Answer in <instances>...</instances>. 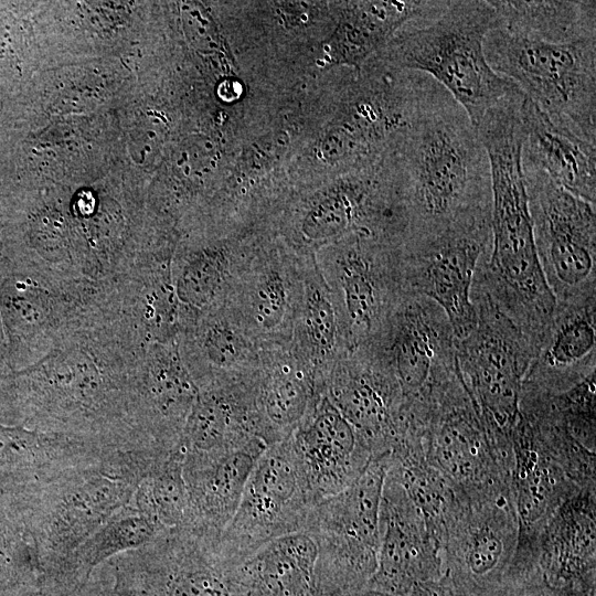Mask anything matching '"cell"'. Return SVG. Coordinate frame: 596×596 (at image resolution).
<instances>
[{
	"label": "cell",
	"instance_id": "obj_1",
	"mask_svg": "<svg viewBox=\"0 0 596 596\" xmlns=\"http://www.w3.org/2000/svg\"><path fill=\"white\" fill-rule=\"evenodd\" d=\"M103 300L43 358L13 373L20 425L114 449L161 453L135 415L134 376L145 348L121 324L108 294Z\"/></svg>",
	"mask_w": 596,
	"mask_h": 596
},
{
	"label": "cell",
	"instance_id": "obj_2",
	"mask_svg": "<svg viewBox=\"0 0 596 596\" xmlns=\"http://www.w3.org/2000/svg\"><path fill=\"white\" fill-rule=\"evenodd\" d=\"M486 149L491 182V251L480 259L472 287L526 336L535 351L556 308L543 275L533 237L522 170L525 131L520 108L490 109L477 125Z\"/></svg>",
	"mask_w": 596,
	"mask_h": 596
},
{
	"label": "cell",
	"instance_id": "obj_3",
	"mask_svg": "<svg viewBox=\"0 0 596 596\" xmlns=\"http://www.w3.org/2000/svg\"><path fill=\"white\" fill-rule=\"evenodd\" d=\"M393 156L403 188L404 240L491 211L486 149L469 116L446 89L412 123Z\"/></svg>",
	"mask_w": 596,
	"mask_h": 596
},
{
	"label": "cell",
	"instance_id": "obj_4",
	"mask_svg": "<svg viewBox=\"0 0 596 596\" xmlns=\"http://www.w3.org/2000/svg\"><path fill=\"white\" fill-rule=\"evenodd\" d=\"M152 450H113L102 459L57 475L21 492L17 510L44 576L113 514L127 505L140 480L167 457Z\"/></svg>",
	"mask_w": 596,
	"mask_h": 596
},
{
	"label": "cell",
	"instance_id": "obj_5",
	"mask_svg": "<svg viewBox=\"0 0 596 596\" xmlns=\"http://www.w3.org/2000/svg\"><path fill=\"white\" fill-rule=\"evenodd\" d=\"M510 443L511 494L519 524L513 563L536 565L539 536L556 509L577 491L596 487V451L574 438L549 393L525 384Z\"/></svg>",
	"mask_w": 596,
	"mask_h": 596
},
{
	"label": "cell",
	"instance_id": "obj_6",
	"mask_svg": "<svg viewBox=\"0 0 596 596\" xmlns=\"http://www.w3.org/2000/svg\"><path fill=\"white\" fill-rule=\"evenodd\" d=\"M496 23L489 1H448L439 14L403 26L375 55L394 67L430 76L476 127L491 108L524 95L486 60L485 39Z\"/></svg>",
	"mask_w": 596,
	"mask_h": 596
},
{
	"label": "cell",
	"instance_id": "obj_7",
	"mask_svg": "<svg viewBox=\"0 0 596 596\" xmlns=\"http://www.w3.org/2000/svg\"><path fill=\"white\" fill-rule=\"evenodd\" d=\"M270 228L302 257L355 232L404 238L407 224L394 157L389 155L327 185L288 196Z\"/></svg>",
	"mask_w": 596,
	"mask_h": 596
},
{
	"label": "cell",
	"instance_id": "obj_8",
	"mask_svg": "<svg viewBox=\"0 0 596 596\" xmlns=\"http://www.w3.org/2000/svg\"><path fill=\"white\" fill-rule=\"evenodd\" d=\"M483 50L491 68L554 124L596 143V38L549 42L496 23Z\"/></svg>",
	"mask_w": 596,
	"mask_h": 596
},
{
	"label": "cell",
	"instance_id": "obj_9",
	"mask_svg": "<svg viewBox=\"0 0 596 596\" xmlns=\"http://www.w3.org/2000/svg\"><path fill=\"white\" fill-rule=\"evenodd\" d=\"M315 258L337 300L351 350L379 342L407 292L403 238L355 232L322 246Z\"/></svg>",
	"mask_w": 596,
	"mask_h": 596
},
{
	"label": "cell",
	"instance_id": "obj_10",
	"mask_svg": "<svg viewBox=\"0 0 596 596\" xmlns=\"http://www.w3.org/2000/svg\"><path fill=\"white\" fill-rule=\"evenodd\" d=\"M387 455L374 458L341 492L318 501L304 532L317 546L318 596H342L364 588L377 565L380 503Z\"/></svg>",
	"mask_w": 596,
	"mask_h": 596
},
{
	"label": "cell",
	"instance_id": "obj_11",
	"mask_svg": "<svg viewBox=\"0 0 596 596\" xmlns=\"http://www.w3.org/2000/svg\"><path fill=\"white\" fill-rule=\"evenodd\" d=\"M371 345L381 351L397 381L404 422L421 430L462 380L446 313L432 299L406 292L384 336Z\"/></svg>",
	"mask_w": 596,
	"mask_h": 596
},
{
	"label": "cell",
	"instance_id": "obj_12",
	"mask_svg": "<svg viewBox=\"0 0 596 596\" xmlns=\"http://www.w3.org/2000/svg\"><path fill=\"white\" fill-rule=\"evenodd\" d=\"M539 262L556 305L596 300V204L522 167Z\"/></svg>",
	"mask_w": 596,
	"mask_h": 596
},
{
	"label": "cell",
	"instance_id": "obj_13",
	"mask_svg": "<svg viewBox=\"0 0 596 596\" xmlns=\"http://www.w3.org/2000/svg\"><path fill=\"white\" fill-rule=\"evenodd\" d=\"M316 503L290 437L274 443L257 459L216 542L221 560L234 567L268 542L304 532Z\"/></svg>",
	"mask_w": 596,
	"mask_h": 596
},
{
	"label": "cell",
	"instance_id": "obj_14",
	"mask_svg": "<svg viewBox=\"0 0 596 596\" xmlns=\"http://www.w3.org/2000/svg\"><path fill=\"white\" fill-rule=\"evenodd\" d=\"M425 461L465 496L511 490V443L485 423L464 379L422 428Z\"/></svg>",
	"mask_w": 596,
	"mask_h": 596
},
{
	"label": "cell",
	"instance_id": "obj_15",
	"mask_svg": "<svg viewBox=\"0 0 596 596\" xmlns=\"http://www.w3.org/2000/svg\"><path fill=\"white\" fill-rule=\"evenodd\" d=\"M471 300L477 322L456 340L459 370L486 425L510 438L535 349L485 291L472 287Z\"/></svg>",
	"mask_w": 596,
	"mask_h": 596
},
{
	"label": "cell",
	"instance_id": "obj_16",
	"mask_svg": "<svg viewBox=\"0 0 596 596\" xmlns=\"http://www.w3.org/2000/svg\"><path fill=\"white\" fill-rule=\"evenodd\" d=\"M491 211L403 241L406 291L435 301L446 313L457 341L476 326L471 288L480 259L491 251Z\"/></svg>",
	"mask_w": 596,
	"mask_h": 596
},
{
	"label": "cell",
	"instance_id": "obj_17",
	"mask_svg": "<svg viewBox=\"0 0 596 596\" xmlns=\"http://www.w3.org/2000/svg\"><path fill=\"white\" fill-rule=\"evenodd\" d=\"M518 539L511 491H455L444 515V575L470 596H490L508 577Z\"/></svg>",
	"mask_w": 596,
	"mask_h": 596
},
{
	"label": "cell",
	"instance_id": "obj_18",
	"mask_svg": "<svg viewBox=\"0 0 596 596\" xmlns=\"http://www.w3.org/2000/svg\"><path fill=\"white\" fill-rule=\"evenodd\" d=\"M216 542L183 528L166 530L102 567L120 596H241Z\"/></svg>",
	"mask_w": 596,
	"mask_h": 596
},
{
	"label": "cell",
	"instance_id": "obj_19",
	"mask_svg": "<svg viewBox=\"0 0 596 596\" xmlns=\"http://www.w3.org/2000/svg\"><path fill=\"white\" fill-rule=\"evenodd\" d=\"M306 257L270 232L234 284L225 305L259 345L290 341L302 297Z\"/></svg>",
	"mask_w": 596,
	"mask_h": 596
},
{
	"label": "cell",
	"instance_id": "obj_20",
	"mask_svg": "<svg viewBox=\"0 0 596 596\" xmlns=\"http://www.w3.org/2000/svg\"><path fill=\"white\" fill-rule=\"evenodd\" d=\"M324 395L368 445L373 459L389 455L402 438V393L376 347H358L340 358L326 377Z\"/></svg>",
	"mask_w": 596,
	"mask_h": 596
},
{
	"label": "cell",
	"instance_id": "obj_21",
	"mask_svg": "<svg viewBox=\"0 0 596 596\" xmlns=\"http://www.w3.org/2000/svg\"><path fill=\"white\" fill-rule=\"evenodd\" d=\"M109 280H72L26 269L11 278L3 308L28 365L43 358L57 340L104 299Z\"/></svg>",
	"mask_w": 596,
	"mask_h": 596
},
{
	"label": "cell",
	"instance_id": "obj_22",
	"mask_svg": "<svg viewBox=\"0 0 596 596\" xmlns=\"http://www.w3.org/2000/svg\"><path fill=\"white\" fill-rule=\"evenodd\" d=\"M376 570L365 587L406 596L445 573L444 545L401 483L386 472L380 503Z\"/></svg>",
	"mask_w": 596,
	"mask_h": 596
},
{
	"label": "cell",
	"instance_id": "obj_23",
	"mask_svg": "<svg viewBox=\"0 0 596 596\" xmlns=\"http://www.w3.org/2000/svg\"><path fill=\"white\" fill-rule=\"evenodd\" d=\"M198 394L178 339L145 348L135 370L134 405L137 424L156 449L171 453L180 448Z\"/></svg>",
	"mask_w": 596,
	"mask_h": 596
},
{
	"label": "cell",
	"instance_id": "obj_24",
	"mask_svg": "<svg viewBox=\"0 0 596 596\" xmlns=\"http://www.w3.org/2000/svg\"><path fill=\"white\" fill-rule=\"evenodd\" d=\"M173 251L149 253L111 279L116 315L143 348L178 339L199 316L177 297L171 273Z\"/></svg>",
	"mask_w": 596,
	"mask_h": 596
},
{
	"label": "cell",
	"instance_id": "obj_25",
	"mask_svg": "<svg viewBox=\"0 0 596 596\" xmlns=\"http://www.w3.org/2000/svg\"><path fill=\"white\" fill-rule=\"evenodd\" d=\"M268 233L260 226L216 227L214 236L174 247L171 273L181 305L198 315L223 305Z\"/></svg>",
	"mask_w": 596,
	"mask_h": 596
},
{
	"label": "cell",
	"instance_id": "obj_26",
	"mask_svg": "<svg viewBox=\"0 0 596 596\" xmlns=\"http://www.w3.org/2000/svg\"><path fill=\"white\" fill-rule=\"evenodd\" d=\"M289 437L317 502L351 486L373 460L368 445L324 394Z\"/></svg>",
	"mask_w": 596,
	"mask_h": 596
},
{
	"label": "cell",
	"instance_id": "obj_27",
	"mask_svg": "<svg viewBox=\"0 0 596 596\" xmlns=\"http://www.w3.org/2000/svg\"><path fill=\"white\" fill-rule=\"evenodd\" d=\"M536 566L546 585L574 596H596V487L567 498L536 544Z\"/></svg>",
	"mask_w": 596,
	"mask_h": 596
},
{
	"label": "cell",
	"instance_id": "obj_28",
	"mask_svg": "<svg viewBox=\"0 0 596 596\" xmlns=\"http://www.w3.org/2000/svg\"><path fill=\"white\" fill-rule=\"evenodd\" d=\"M267 447L258 440L224 451L182 450L189 500V519L183 529L217 541L236 512L249 475Z\"/></svg>",
	"mask_w": 596,
	"mask_h": 596
},
{
	"label": "cell",
	"instance_id": "obj_29",
	"mask_svg": "<svg viewBox=\"0 0 596 596\" xmlns=\"http://www.w3.org/2000/svg\"><path fill=\"white\" fill-rule=\"evenodd\" d=\"M254 377L199 389L182 434L183 451H224L258 440L273 445L256 407Z\"/></svg>",
	"mask_w": 596,
	"mask_h": 596
},
{
	"label": "cell",
	"instance_id": "obj_30",
	"mask_svg": "<svg viewBox=\"0 0 596 596\" xmlns=\"http://www.w3.org/2000/svg\"><path fill=\"white\" fill-rule=\"evenodd\" d=\"M596 373V300L556 305L523 384L561 393Z\"/></svg>",
	"mask_w": 596,
	"mask_h": 596
},
{
	"label": "cell",
	"instance_id": "obj_31",
	"mask_svg": "<svg viewBox=\"0 0 596 596\" xmlns=\"http://www.w3.org/2000/svg\"><path fill=\"white\" fill-rule=\"evenodd\" d=\"M113 450L82 437L0 423V485L23 492Z\"/></svg>",
	"mask_w": 596,
	"mask_h": 596
},
{
	"label": "cell",
	"instance_id": "obj_32",
	"mask_svg": "<svg viewBox=\"0 0 596 596\" xmlns=\"http://www.w3.org/2000/svg\"><path fill=\"white\" fill-rule=\"evenodd\" d=\"M178 343L199 389L248 379L259 368L260 345L244 331L225 302L199 313Z\"/></svg>",
	"mask_w": 596,
	"mask_h": 596
},
{
	"label": "cell",
	"instance_id": "obj_33",
	"mask_svg": "<svg viewBox=\"0 0 596 596\" xmlns=\"http://www.w3.org/2000/svg\"><path fill=\"white\" fill-rule=\"evenodd\" d=\"M254 391L257 411L274 444L292 433L324 394V384L296 356L289 342L267 343L260 345Z\"/></svg>",
	"mask_w": 596,
	"mask_h": 596
},
{
	"label": "cell",
	"instance_id": "obj_34",
	"mask_svg": "<svg viewBox=\"0 0 596 596\" xmlns=\"http://www.w3.org/2000/svg\"><path fill=\"white\" fill-rule=\"evenodd\" d=\"M520 115L525 131L522 167L542 170L566 191L596 204V143L554 124L525 95Z\"/></svg>",
	"mask_w": 596,
	"mask_h": 596
},
{
	"label": "cell",
	"instance_id": "obj_35",
	"mask_svg": "<svg viewBox=\"0 0 596 596\" xmlns=\"http://www.w3.org/2000/svg\"><path fill=\"white\" fill-rule=\"evenodd\" d=\"M448 1L343 2L331 38L332 60L360 70L406 24L439 14Z\"/></svg>",
	"mask_w": 596,
	"mask_h": 596
},
{
	"label": "cell",
	"instance_id": "obj_36",
	"mask_svg": "<svg viewBox=\"0 0 596 596\" xmlns=\"http://www.w3.org/2000/svg\"><path fill=\"white\" fill-rule=\"evenodd\" d=\"M289 345L323 384L334 363L351 351L337 300L315 255L305 259L302 297Z\"/></svg>",
	"mask_w": 596,
	"mask_h": 596
},
{
	"label": "cell",
	"instance_id": "obj_37",
	"mask_svg": "<svg viewBox=\"0 0 596 596\" xmlns=\"http://www.w3.org/2000/svg\"><path fill=\"white\" fill-rule=\"evenodd\" d=\"M317 546L307 532L277 538L232 568L241 596H318Z\"/></svg>",
	"mask_w": 596,
	"mask_h": 596
},
{
	"label": "cell",
	"instance_id": "obj_38",
	"mask_svg": "<svg viewBox=\"0 0 596 596\" xmlns=\"http://www.w3.org/2000/svg\"><path fill=\"white\" fill-rule=\"evenodd\" d=\"M497 24L515 33L549 42L596 38L595 1L491 0Z\"/></svg>",
	"mask_w": 596,
	"mask_h": 596
},
{
	"label": "cell",
	"instance_id": "obj_39",
	"mask_svg": "<svg viewBox=\"0 0 596 596\" xmlns=\"http://www.w3.org/2000/svg\"><path fill=\"white\" fill-rule=\"evenodd\" d=\"M164 529L130 502L89 535L50 579L72 583L85 581L111 557L153 541Z\"/></svg>",
	"mask_w": 596,
	"mask_h": 596
},
{
	"label": "cell",
	"instance_id": "obj_40",
	"mask_svg": "<svg viewBox=\"0 0 596 596\" xmlns=\"http://www.w3.org/2000/svg\"><path fill=\"white\" fill-rule=\"evenodd\" d=\"M130 503L164 529L187 526L189 500L181 447L152 466L138 483Z\"/></svg>",
	"mask_w": 596,
	"mask_h": 596
},
{
	"label": "cell",
	"instance_id": "obj_41",
	"mask_svg": "<svg viewBox=\"0 0 596 596\" xmlns=\"http://www.w3.org/2000/svg\"><path fill=\"white\" fill-rule=\"evenodd\" d=\"M43 575L36 550L21 524L0 512V594L35 586Z\"/></svg>",
	"mask_w": 596,
	"mask_h": 596
},
{
	"label": "cell",
	"instance_id": "obj_42",
	"mask_svg": "<svg viewBox=\"0 0 596 596\" xmlns=\"http://www.w3.org/2000/svg\"><path fill=\"white\" fill-rule=\"evenodd\" d=\"M550 394L560 417L574 438L584 447L595 450L596 373L564 392Z\"/></svg>",
	"mask_w": 596,
	"mask_h": 596
},
{
	"label": "cell",
	"instance_id": "obj_43",
	"mask_svg": "<svg viewBox=\"0 0 596 596\" xmlns=\"http://www.w3.org/2000/svg\"><path fill=\"white\" fill-rule=\"evenodd\" d=\"M490 596H574L550 587L539 571L507 581Z\"/></svg>",
	"mask_w": 596,
	"mask_h": 596
},
{
	"label": "cell",
	"instance_id": "obj_44",
	"mask_svg": "<svg viewBox=\"0 0 596 596\" xmlns=\"http://www.w3.org/2000/svg\"><path fill=\"white\" fill-rule=\"evenodd\" d=\"M406 596H470L458 588L447 576L416 585Z\"/></svg>",
	"mask_w": 596,
	"mask_h": 596
},
{
	"label": "cell",
	"instance_id": "obj_45",
	"mask_svg": "<svg viewBox=\"0 0 596 596\" xmlns=\"http://www.w3.org/2000/svg\"><path fill=\"white\" fill-rule=\"evenodd\" d=\"M342 596H394L387 593L375 590L369 587L361 588L359 590L342 595Z\"/></svg>",
	"mask_w": 596,
	"mask_h": 596
}]
</instances>
